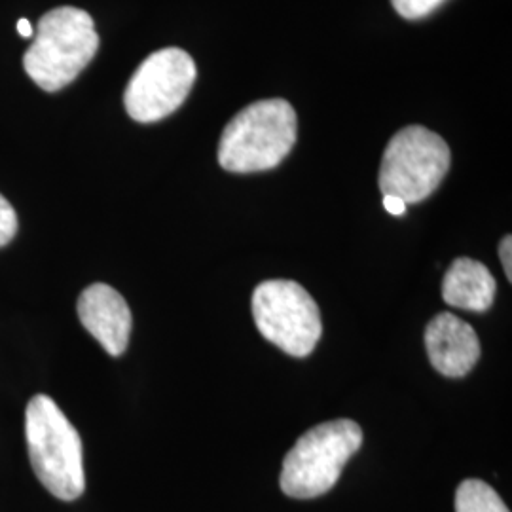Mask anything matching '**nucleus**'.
<instances>
[{"mask_svg":"<svg viewBox=\"0 0 512 512\" xmlns=\"http://www.w3.org/2000/svg\"><path fill=\"white\" fill-rule=\"evenodd\" d=\"M18 33L23 38H31L35 35V29H33V25H31V21H29V19H19Z\"/></svg>","mask_w":512,"mask_h":512,"instance_id":"obj_16","label":"nucleus"},{"mask_svg":"<svg viewBox=\"0 0 512 512\" xmlns=\"http://www.w3.org/2000/svg\"><path fill=\"white\" fill-rule=\"evenodd\" d=\"M253 317L260 334L293 357H308L323 334L317 302L296 281L260 283L253 293Z\"/></svg>","mask_w":512,"mask_h":512,"instance_id":"obj_6","label":"nucleus"},{"mask_svg":"<svg viewBox=\"0 0 512 512\" xmlns=\"http://www.w3.org/2000/svg\"><path fill=\"white\" fill-rule=\"evenodd\" d=\"M384 207L385 211L393 217H403L406 213V203L395 196H384Z\"/></svg>","mask_w":512,"mask_h":512,"instance_id":"obj_15","label":"nucleus"},{"mask_svg":"<svg viewBox=\"0 0 512 512\" xmlns=\"http://www.w3.org/2000/svg\"><path fill=\"white\" fill-rule=\"evenodd\" d=\"M495 285L492 272L473 258H456L442 281V300L459 310H490L494 304Z\"/></svg>","mask_w":512,"mask_h":512,"instance_id":"obj_10","label":"nucleus"},{"mask_svg":"<svg viewBox=\"0 0 512 512\" xmlns=\"http://www.w3.org/2000/svg\"><path fill=\"white\" fill-rule=\"evenodd\" d=\"M512 239L511 236L503 238L501 245H499V256H501V264H503V270L507 274V279L512 281Z\"/></svg>","mask_w":512,"mask_h":512,"instance_id":"obj_14","label":"nucleus"},{"mask_svg":"<svg viewBox=\"0 0 512 512\" xmlns=\"http://www.w3.org/2000/svg\"><path fill=\"white\" fill-rule=\"evenodd\" d=\"M196 63L181 48L148 55L129 80L124 105L141 124L164 120L184 103L196 82Z\"/></svg>","mask_w":512,"mask_h":512,"instance_id":"obj_7","label":"nucleus"},{"mask_svg":"<svg viewBox=\"0 0 512 512\" xmlns=\"http://www.w3.org/2000/svg\"><path fill=\"white\" fill-rule=\"evenodd\" d=\"M450 169V148L431 129L408 126L393 135L380 167V190L408 203L427 200Z\"/></svg>","mask_w":512,"mask_h":512,"instance_id":"obj_5","label":"nucleus"},{"mask_svg":"<svg viewBox=\"0 0 512 512\" xmlns=\"http://www.w3.org/2000/svg\"><path fill=\"white\" fill-rule=\"evenodd\" d=\"M361 444L363 431L355 421L334 420L315 425L285 456L279 478L283 494L294 499L327 494Z\"/></svg>","mask_w":512,"mask_h":512,"instance_id":"obj_4","label":"nucleus"},{"mask_svg":"<svg viewBox=\"0 0 512 512\" xmlns=\"http://www.w3.org/2000/svg\"><path fill=\"white\" fill-rule=\"evenodd\" d=\"M78 317L112 357H120L128 349L131 311L124 296L109 285L95 283L80 294Z\"/></svg>","mask_w":512,"mask_h":512,"instance_id":"obj_8","label":"nucleus"},{"mask_svg":"<svg viewBox=\"0 0 512 512\" xmlns=\"http://www.w3.org/2000/svg\"><path fill=\"white\" fill-rule=\"evenodd\" d=\"M296 143V112L285 99L256 101L222 131L219 162L230 173H258L281 164Z\"/></svg>","mask_w":512,"mask_h":512,"instance_id":"obj_3","label":"nucleus"},{"mask_svg":"<svg viewBox=\"0 0 512 512\" xmlns=\"http://www.w3.org/2000/svg\"><path fill=\"white\" fill-rule=\"evenodd\" d=\"M92 16L73 6L50 10L38 21L35 42L23 57L25 71L44 92H59L76 80L97 54Z\"/></svg>","mask_w":512,"mask_h":512,"instance_id":"obj_1","label":"nucleus"},{"mask_svg":"<svg viewBox=\"0 0 512 512\" xmlns=\"http://www.w3.org/2000/svg\"><path fill=\"white\" fill-rule=\"evenodd\" d=\"M25 435L31 465L42 486L63 501L84 494L82 440L54 399L48 395L31 399L25 412Z\"/></svg>","mask_w":512,"mask_h":512,"instance_id":"obj_2","label":"nucleus"},{"mask_svg":"<svg viewBox=\"0 0 512 512\" xmlns=\"http://www.w3.org/2000/svg\"><path fill=\"white\" fill-rule=\"evenodd\" d=\"M425 348L431 365L448 378L467 376L480 357L475 329L454 313H439L425 329Z\"/></svg>","mask_w":512,"mask_h":512,"instance_id":"obj_9","label":"nucleus"},{"mask_svg":"<svg viewBox=\"0 0 512 512\" xmlns=\"http://www.w3.org/2000/svg\"><path fill=\"white\" fill-rule=\"evenodd\" d=\"M456 512H511L492 486L469 478L461 482L456 492Z\"/></svg>","mask_w":512,"mask_h":512,"instance_id":"obj_11","label":"nucleus"},{"mask_svg":"<svg viewBox=\"0 0 512 512\" xmlns=\"http://www.w3.org/2000/svg\"><path fill=\"white\" fill-rule=\"evenodd\" d=\"M18 232V215L10 202L0 194V247L8 245Z\"/></svg>","mask_w":512,"mask_h":512,"instance_id":"obj_13","label":"nucleus"},{"mask_svg":"<svg viewBox=\"0 0 512 512\" xmlns=\"http://www.w3.org/2000/svg\"><path fill=\"white\" fill-rule=\"evenodd\" d=\"M446 0H391L393 8L404 19L427 18L433 14Z\"/></svg>","mask_w":512,"mask_h":512,"instance_id":"obj_12","label":"nucleus"}]
</instances>
